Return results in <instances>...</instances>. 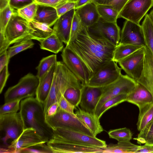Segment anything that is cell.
Masks as SVG:
<instances>
[{
    "label": "cell",
    "mask_w": 153,
    "mask_h": 153,
    "mask_svg": "<svg viewBox=\"0 0 153 153\" xmlns=\"http://www.w3.org/2000/svg\"><path fill=\"white\" fill-rule=\"evenodd\" d=\"M39 82V78L29 73L21 78L18 83L9 88L4 94V103L34 97Z\"/></svg>",
    "instance_id": "277c9868"
},
{
    "label": "cell",
    "mask_w": 153,
    "mask_h": 153,
    "mask_svg": "<svg viewBox=\"0 0 153 153\" xmlns=\"http://www.w3.org/2000/svg\"><path fill=\"white\" fill-rule=\"evenodd\" d=\"M68 1L76 2L78 0H67Z\"/></svg>",
    "instance_id": "680465c9"
},
{
    "label": "cell",
    "mask_w": 153,
    "mask_h": 153,
    "mask_svg": "<svg viewBox=\"0 0 153 153\" xmlns=\"http://www.w3.org/2000/svg\"><path fill=\"white\" fill-rule=\"evenodd\" d=\"M66 45L85 65L91 77L99 66L113 60L116 47L105 39L91 33L86 27L76 39Z\"/></svg>",
    "instance_id": "6da1fadb"
},
{
    "label": "cell",
    "mask_w": 153,
    "mask_h": 153,
    "mask_svg": "<svg viewBox=\"0 0 153 153\" xmlns=\"http://www.w3.org/2000/svg\"><path fill=\"white\" fill-rule=\"evenodd\" d=\"M108 134L110 138L115 139L118 142L130 141L132 136L131 131L127 128L110 130Z\"/></svg>",
    "instance_id": "74e56055"
},
{
    "label": "cell",
    "mask_w": 153,
    "mask_h": 153,
    "mask_svg": "<svg viewBox=\"0 0 153 153\" xmlns=\"http://www.w3.org/2000/svg\"><path fill=\"white\" fill-rule=\"evenodd\" d=\"M31 30V35L34 40L40 42L53 33V29L45 24L34 20L29 22Z\"/></svg>",
    "instance_id": "4316f807"
},
{
    "label": "cell",
    "mask_w": 153,
    "mask_h": 153,
    "mask_svg": "<svg viewBox=\"0 0 153 153\" xmlns=\"http://www.w3.org/2000/svg\"><path fill=\"white\" fill-rule=\"evenodd\" d=\"M53 153H102V148L64 141L52 139L47 143Z\"/></svg>",
    "instance_id": "2e32d148"
},
{
    "label": "cell",
    "mask_w": 153,
    "mask_h": 153,
    "mask_svg": "<svg viewBox=\"0 0 153 153\" xmlns=\"http://www.w3.org/2000/svg\"><path fill=\"white\" fill-rule=\"evenodd\" d=\"M137 84L136 81L127 74H121L115 81L103 87V93L97 104L95 112L108 99L120 94H128L132 92Z\"/></svg>",
    "instance_id": "30bf717a"
},
{
    "label": "cell",
    "mask_w": 153,
    "mask_h": 153,
    "mask_svg": "<svg viewBox=\"0 0 153 153\" xmlns=\"http://www.w3.org/2000/svg\"><path fill=\"white\" fill-rule=\"evenodd\" d=\"M85 27L82 24L78 15L75 12L72 22L69 43L76 39L77 38L79 34Z\"/></svg>",
    "instance_id": "60d3db41"
},
{
    "label": "cell",
    "mask_w": 153,
    "mask_h": 153,
    "mask_svg": "<svg viewBox=\"0 0 153 153\" xmlns=\"http://www.w3.org/2000/svg\"><path fill=\"white\" fill-rule=\"evenodd\" d=\"M97 7L100 18L107 22H117L119 13L114 9L102 5L97 4Z\"/></svg>",
    "instance_id": "836d02e7"
},
{
    "label": "cell",
    "mask_w": 153,
    "mask_h": 153,
    "mask_svg": "<svg viewBox=\"0 0 153 153\" xmlns=\"http://www.w3.org/2000/svg\"><path fill=\"white\" fill-rule=\"evenodd\" d=\"M41 49L57 53L63 48V42L54 32L40 42Z\"/></svg>",
    "instance_id": "83f0119b"
},
{
    "label": "cell",
    "mask_w": 153,
    "mask_h": 153,
    "mask_svg": "<svg viewBox=\"0 0 153 153\" xmlns=\"http://www.w3.org/2000/svg\"><path fill=\"white\" fill-rule=\"evenodd\" d=\"M10 0H0V10L5 7L9 4Z\"/></svg>",
    "instance_id": "9f6ffc18"
},
{
    "label": "cell",
    "mask_w": 153,
    "mask_h": 153,
    "mask_svg": "<svg viewBox=\"0 0 153 153\" xmlns=\"http://www.w3.org/2000/svg\"><path fill=\"white\" fill-rule=\"evenodd\" d=\"M153 153V146L145 144L139 146L135 153Z\"/></svg>",
    "instance_id": "816d5d0a"
},
{
    "label": "cell",
    "mask_w": 153,
    "mask_h": 153,
    "mask_svg": "<svg viewBox=\"0 0 153 153\" xmlns=\"http://www.w3.org/2000/svg\"><path fill=\"white\" fill-rule=\"evenodd\" d=\"M146 49L143 69L137 82L146 88L153 97V56L150 50L146 46Z\"/></svg>",
    "instance_id": "ffe728a7"
},
{
    "label": "cell",
    "mask_w": 153,
    "mask_h": 153,
    "mask_svg": "<svg viewBox=\"0 0 153 153\" xmlns=\"http://www.w3.org/2000/svg\"><path fill=\"white\" fill-rule=\"evenodd\" d=\"M129 0H113L107 5L116 10L119 13L125 4Z\"/></svg>",
    "instance_id": "681fc988"
},
{
    "label": "cell",
    "mask_w": 153,
    "mask_h": 153,
    "mask_svg": "<svg viewBox=\"0 0 153 153\" xmlns=\"http://www.w3.org/2000/svg\"><path fill=\"white\" fill-rule=\"evenodd\" d=\"M82 87L81 83L76 78L70 83L64 93V97L75 107L79 105Z\"/></svg>",
    "instance_id": "484cf974"
},
{
    "label": "cell",
    "mask_w": 153,
    "mask_h": 153,
    "mask_svg": "<svg viewBox=\"0 0 153 153\" xmlns=\"http://www.w3.org/2000/svg\"><path fill=\"white\" fill-rule=\"evenodd\" d=\"M59 107V102H55L53 104L48 108L45 117H50L53 115L56 112Z\"/></svg>",
    "instance_id": "f5cc1de1"
},
{
    "label": "cell",
    "mask_w": 153,
    "mask_h": 153,
    "mask_svg": "<svg viewBox=\"0 0 153 153\" xmlns=\"http://www.w3.org/2000/svg\"><path fill=\"white\" fill-rule=\"evenodd\" d=\"M73 9L59 17L54 25L53 32L66 45L69 42L72 22L75 12Z\"/></svg>",
    "instance_id": "d6986e66"
},
{
    "label": "cell",
    "mask_w": 153,
    "mask_h": 153,
    "mask_svg": "<svg viewBox=\"0 0 153 153\" xmlns=\"http://www.w3.org/2000/svg\"><path fill=\"white\" fill-rule=\"evenodd\" d=\"M113 0H94L93 1L97 4L107 5Z\"/></svg>",
    "instance_id": "11a10c76"
},
{
    "label": "cell",
    "mask_w": 153,
    "mask_h": 153,
    "mask_svg": "<svg viewBox=\"0 0 153 153\" xmlns=\"http://www.w3.org/2000/svg\"><path fill=\"white\" fill-rule=\"evenodd\" d=\"M10 75L8 70V65H6L0 71V93L1 94L5 87Z\"/></svg>",
    "instance_id": "c3c4849f"
},
{
    "label": "cell",
    "mask_w": 153,
    "mask_h": 153,
    "mask_svg": "<svg viewBox=\"0 0 153 153\" xmlns=\"http://www.w3.org/2000/svg\"><path fill=\"white\" fill-rule=\"evenodd\" d=\"M78 107L75 113L76 116L87 126L95 137L103 131L100 119L95 114L86 111Z\"/></svg>",
    "instance_id": "cb8c5ba5"
},
{
    "label": "cell",
    "mask_w": 153,
    "mask_h": 153,
    "mask_svg": "<svg viewBox=\"0 0 153 153\" xmlns=\"http://www.w3.org/2000/svg\"><path fill=\"white\" fill-rule=\"evenodd\" d=\"M57 62L56 55V54L51 55L43 58L36 68L37 71L36 75L39 79Z\"/></svg>",
    "instance_id": "d590c367"
},
{
    "label": "cell",
    "mask_w": 153,
    "mask_h": 153,
    "mask_svg": "<svg viewBox=\"0 0 153 153\" xmlns=\"http://www.w3.org/2000/svg\"><path fill=\"white\" fill-rule=\"evenodd\" d=\"M122 69L113 60L106 62L96 69L87 85L102 87L110 84L120 77Z\"/></svg>",
    "instance_id": "9c48e42d"
},
{
    "label": "cell",
    "mask_w": 153,
    "mask_h": 153,
    "mask_svg": "<svg viewBox=\"0 0 153 153\" xmlns=\"http://www.w3.org/2000/svg\"><path fill=\"white\" fill-rule=\"evenodd\" d=\"M149 15L153 23V9L150 11Z\"/></svg>",
    "instance_id": "6f0895ef"
},
{
    "label": "cell",
    "mask_w": 153,
    "mask_h": 153,
    "mask_svg": "<svg viewBox=\"0 0 153 153\" xmlns=\"http://www.w3.org/2000/svg\"><path fill=\"white\" fill-rule=\"evenodd\" d=\"M46 142L37 133L35 129L29 128L24 129L15 140L7 147L12 153H19L20 151L32 146Z\"/></svg>",
    "instance_id": "e0dca14e"
},
{
    "label": "cell",
    "mask_w": 153,
    "mask_h": 153,
    "mask_svg": "<svg viewBox=\"0 0 153 153\" xmlns=\"http://www.w3.org/2000/svg\"><path fill=\"white\" fill-rule=\"evenodd\" d=\"M59 18L56 8L38 4L34 20L45 24L51 27L54 25Z\"/></svg>",
    "instance_id": "d4e9b609"
},
{
    "label": "cell",
    "mask_w": 153,
    "mask_h": 153,
    "mask_svg": "<svg viewBox=\"0 0 153 153\" xmlns=\"http://www.w3.org/2000/svg\"><path fill=\"white\" fill-rule=\"evenodd\" d=\"M7 51L0 54V71L7 65H8L10 59L9 58Z\"/></svg>",
    "instance_id": "f907efd6"
},
{
    "label": "cell",
    "mask_w": 153,
    "mask_h": 153,
    "mask_svg": "<svg viewBox=\"0 0 153 153\" xmlns=\"http://www.w3.org/2000/svg\"><path fill=\"white\" fill-rule=\"evenodd\" d=\"M139 109L137 124V130L140 132L153 119V103L147 104Z\"/></svg>",
    "instance_id": "f546056e"
},
{
    "label": "cell",
    "mask_w": 153,
    "mask_h": 153,
    "mask_svg": "<svg viewBox=\"0 0 153 153\" xmlns=\"http://www.w3.org/2000/svg\"><path fill=\"white\" fill-rule=\"evenodd\" d=\"M35 2V0H10L9 5L13 10H17Z\"/></svg>",
    "instance_id": "ee69618b"
},
{
    "label": "cell",
    "mask_w": 153,
    "mask_h": 153,
    "mask_svg": "<svg viewBox=\"0 0 153 153\" xmlns=\"http://www.w3.org/2000/svg\"><path fill=\"white\" fill-rule=\"evenodd\" d=\"M144 46L129 44H120L116 46L113 60L117 63Z\"/></svg>",
    "instance_id": "4dcf8cb0"
},
{
    "label": "cell",
    "mask_w": 153,
    "mask_h": 153,
    "mask_svg": "<svg viewBox=\"0 0 153 153\" xmlns=\"http://www.w3.org/2000/svg\"><path fill=\"white\" fill-rule=\"evenodd\" d=\"M153 7V0H129L120 12L122 18L138 24Z\"/></svg>",
    "instance_id": "7c38bea8"
},
{
    "label": "cell",
    "mask_w": 153,
    "mask_h": 153,
    "mask_svg": "<svg viewBox=\"0 0 153 153\" xmlns=\"http://www.w3.org/2000/svg\"><path fill=\"white\" fill-rule=\"evenodd\" d=\"M4 36L9 46L24 39H33L29 22L15 10L6 27Z\"/></svg>",
    "instance_id": "52a82bcc"
},
{
    "label": "cell",
    "mask_w": 153,
    "mask_h": 153,
    "mask_svg": "<svg viewBox=\"0 0 153 153\" xmlns=\"http://www.w3.org/2000/svg\"><path fill=\"white\" fill-rule=\"evenodd\" d=\"M76 3L68 1L56 8L58 16L60 17L64 14L75 8Z\"/></svg>",
    "instance_id": "7dc6e473"
},
{
    "label": "cell",
    "mask_w": 153,
    "mask_h": 153,
    "mask_svg": "<svg viewBox=\"0 0 153 153\" xmlns=\"http://www.w3.org/2000/svg\"><path fill=\"white\" fill-rule=\"evenodd\" d=\"M19 100L4 103L0 108V115L17 112L20 108V102Z\"/></svg>",
    "instance_id": "7bdbcfd3"
},
{
    "label": "cell",
    "mask_w": 153,
    "mask_h": 153,
    "mask_svg": "<svg viewBox=\"0 0 153 153\" xmlns=\"http://www.w3.org/2000/svg\"><path fill=\"white\" fill-rule=\"evenodd\" d=\"M92 0V1H94V0Z\"/></svg>",
    "instance_id": "91938a15"
},
{
    "label": "cell",
    "mask_w": 153,
    "mask_h": 153,
    "mask_svg": "<svg viewBox=\"0 0 153 153\" xmlns=\"http://www.w3.org/2000/svg\"><path fill=\"white\" fill-rule=\"evenodd\" d=\"M135 139L139 144H146L153 146V119L140 132Z\"/></svg>",
    "instance_id": "e575fe53"
},
{
    "label": "cell",
    "mask_w": 153,
    "mask_h": 153,
    "mask_svg": "<svg viewBox=\"0 0 153 153\" xmlns=\"http://www.w3.org/2000/svg\"><path fill=\"white\" fill-rule=\"evenodd\" d=\"M45 118L47 123L53 130L57 128H64L95 137L87 126L76 115L62 110L59 107L55 114L45 117Z\"/></svg>",
    "instance_id": "8992f818"
},
{
    "label": "cell",
    "mask_w": 153,
    "mask_h": 153,
    "mask_svg": "<svg viewBox=\"0 0 153 153\" xmlns=\"http://www.w3.org/2000/svg\"><path fill=\"white\" fill-rule=\"evenodd\" d=\"M126 101L136 105L139 108L153 103V97L146 88L137 82L134 90L128 94Z\"/></svg>",
    "instance_id": "603a6c76"
},
{
    "label": "cell",
    "mask_w": 153,
    "mask_h": 153,
    "mask_svg": "<svg viewBox=\"0 0 153 153\" xmlns=\"http://www.w3.org/2000/svg\"><path fill=\"white\" fill-rule=\"evenodd\" d=\"M53 130L52 139L102 149L106 147L107 145L104 140L80 132L61 128Z\"/></svg>",
    "instance_id": "ba28073f"
},
{
    "label": "cell",
    "mask_w": 153,
    "mask_h": 153,
    "mask_svg": "<svg viewBox=\"0 0 153 153\" xmlns=\"http://www.w3.org/2000/svg\"><path fill=\"white\" fill-rule=\"evenodd\" d=\"M56 64L57 62L53 64L49 71L39 79L36 98L43 104L49 94L53 83Z\"/></svg>",
    "instance_id": "7402d4cb"
},
{
    "label": "cell",
    "mask_w": 153,
    "mask_h": 153,
    "mask_svg": "<svg viewBox=\"0 0 153 153\" xmlns=\"http://www.w3.org/2000/svg\"><path fill=\"white\" fill-rule=\"evenodd\" d=\"M119 44L146 46L141 25L126 20L120 33Z\"/></svg>",
    "instance_id": "9a60e30c"
},
{
    "label": "cell",
    "mask_w": 153,
    "mask_h": 153,
    "mask_svg": "<svg viewBox=\"0 0 153 153\" xmlns=\"http://www.w3.org/2000/svg\"><path fill=\"white\" fill-rule=\"evenodd\" d=\"M59 107L62 110L73 115H76L74 109L76 108L68 101L63 95L59 102Z\"/></svg>",
    "instance_id": "f6af8a7d"
},
{
    "label": "cell",
    "mask_w": 153,
    "mask_h": 153,
    "mask_svg": "<svg viewBox=\"0 0 153 153\" xmlns=\"http://www.w3.org/2000/svg\"><path fill=\"white\" fill-rule=\"evenodd\" d=\"M146 53V46H144L118 62L126 74L136 81L143 69Z\"/></svg>",
    "instance_id": "4fadbf2b"
},
{
    "label": "cell",
    "mask_w": 153,
    "mask_h": 153,
    "mask_svg": "<svg viewBox=\"0 0 153 153\" xmlns=\"http://www.w3.org/2000/svg\"><path fill=\"white\" fill-rule=\"evenodd\" d=\"M87 28L91 33L105 39L116 46L119 44L120 30L117 22H105L100 18L97 22Z\"/></svg>",
    "instance_id": "5bb4252c"
},
{
    "label": "cell",
    "mask_w": 153,
    "mask_h": 153,
    "mask_svg": "<svg viewBox=\"0 0 153 153\" xmlns=\"http://www.w3.org/2000/svg\"><path fill=\"white\" fill-rule=\"evenodd\" d=\"M63 62L81 83L87 85L90 78V72L84 63L74 52L66 45L61 54Z\"/></svg>",
    "instance_id": "8fae6325"
},
{
    "label": "cell",
    "mask_w": 153,
    "mask_h": 153,
    "mask_svg": "<svg viewBox=\"0 0 153 153\" xmlns=\"http://www.w3.org/2000/svg\"><path fill=\"white\" fill-rule=\"evenodd\" d=\"M143 32L146 46L153 56V23L149 14H146L141 25Z\"/></svg>",
    "instance_id": "1f68e13d"
},
{
    "label": "cell",
    "mask_w": 153,
    "mask_h": 153,
    "mask_svg": "<svg viewBox=\"0 0 153 153\" xmlns=\"http://www.w3.org/2000/svg\"><path fill=\"white\" fill-rule=\"evenodd\" d=\"M23 121L19 112L0 115L1 147H7L16 139L24 130Z\"/></svg>",
    "instance_id": "5b68a950"
},
{
    "label": "cell",
    "mask_w": 153,
    "mask_h": 153,
    "mask_svg": "<svg viewBox=\"0 0 153 153\" xmlns=\"http://www.w3.org/2000/svg\"><path fill=\"white\" fill-rule=\"evenodd\" d=\"M103 91V87L83 86L81 99L79 105L81 109L95 114L97 105Z\"/></svg>",
    "instance_id": "ac0fdd59"
},
{
    "label": "cell",
    "mask_w": 153,
    "mask_h": 153,
    "mask_svg": "<svg viewBox=\"0 0 153 153\" xmlns=\"http://www.w3.org/2000/svg\"><path fill=\"white\" fill-rule=\"evenodd\" d=\"M14 11L9 4L0 10V34L4 35L6 27Z\"/></svg>",
    "instance_id": "ab89813d"
},
{
    "label": "cell",
    "mask_w": 153,
    "mask_h": 153,
    "mask_svg": "<svg viewBox=\"0 0 153 153\" xmlns=\"http://www.w3.org/2000/svg\"><path fill=\"white\" fill-rule=\"evenodd\" d=\"M139 146L130 141L118 142L117 144H110L103 148L102 153H136Z\"/></svg>",
    "instance_id": "f1b7e54d"
},
{
    "label": "cell",
    "mask_w": 153,
    "mask_h": 153,
    "mask_svg": "<svg viewBox=\"0 0 153 153\" xmlns=\"http://www.w3.org/2000/svg\"><path fill=\"white\" fill-rule=\"evenodd\" d=\"M46 143L36 144L21 150L19 153H53Z\"/></svg>",
    "instance_id": "b9f144b4"
},
{
    "label": "cell",
    "mask_w": 153,
    "mask_h": 153,
    "mask_svg": "<svg viewBox=\"0 0 153 153\" xmlns=\"http://www.w3.org/2000/svg\"><path fill=\"white\" fill-rule=\"evenodd\" d=\"M19 112L24 129L33 128L46 143L52 138L53 130L46 121L43 104L36 97H28L22 100Z\"/></svg>",
    "instance_id": "7a4b0ae2"
},
{
    "label": "cell",
    "mask_w": 153,
    "mask_h": 153,
    "mask_svg": "<svg viewBox=\"0 0 153 153\" xmlns=\"http://www.w3.org/2000/svg\"><path fill=\"white\" fill-rule=\"evenodd\" d=\"M38 7L35 2L22 9L18 10V14L29 22L34 20Z\"/></svg>",
    "instance_id": "f35d334b"
},
{
    "label": "cell",
    "mask_w": 153,
    "mask_h": 153,
    "mask_svg": "<svg viewBox=\"0 0 153 153\" xmlns=\"http://www.w3.org/2000/svg\"><path fill=\"white\" fill-rule=\"evenodd\" d=\"M68 1L67 0H35V2L38 4L50 7L56 9Z\"/></svg>",
    "instance_id": "bcb514c9"
},
{
    "label": "cell",
    "mask_w": 153,
    "mask_h": 153,
    "mask_svg": "<svg viewBox=\"0 0 153 153\" xmlns=\"http://www.w3.org/2000/svg\"><path fill=\"white\" fill-rule=\"evenodd\" d=\"M34 43L32 39H24L9 47L7 51L10 59L19 53L33 47Z\"/></svg>",
    "instance_id": "8d00e7d4"
},
{
    "label": "cell",
    "mask_w": 153,
    "mask_h": 153,
    "mask_svg": "<svg viewBox=\"0 0 153 153\" xmlns=\"http://www.w3.org/2000/svg\"><path fill=\"white\" fill-rule=\"evenodd\" d=\"M75 10L83 25L87 28L97 22L100 18L97 4L93 1Z\"/></svg>",
    "instance_id": "44dd1931"
},
{
    "label": "cell",
    "mask_w": 153,
    "mask_h": 153,
    "mask_svg": "<svg viewBox=\"0 0 153 153\" xmlns=\"http://www.w3.org/2000/svg\"><path fill=\"white\" fill-rule=\"evenodd\" d=\"M76 78L63 62H57L52 85L47 98L43 104L45 116L51 105L55 102H59L69 84Z\"/></svg>",
    "instance_id": "3957f363"
},
{
    "label": "cell",
    "mask_w": 153,
    "mask_h": 153,
    "mask_svg": "<svg viewBox=\"0 0 153 153\" xmlns=\"http://www.w3.org/2000/svg\"><path fill=\"white\" fill-rule=\"evenodd\" d=\"M92 1L91 0H78L76 2L75 9L76 10Z\"/></svg>",
    "instance_id": "db71d44e"
},
{
    "label": "cell",
    "mask_w": 153,
    "mask_h": 153,
    "mask_svg": "<svg viewBox=\"0 0 153 153\" xmlns=\"http://www.w3.org/2000/svg\"><path fill=\"white\" fill-rule=\"evenodd\" d=\"M128 94H122L110 98L105 101L95 113V114L99 119L102 114L110 108L126 101Z\"/></svg>",
    "instance_id": "d6a6232c"
}]
</instances>
